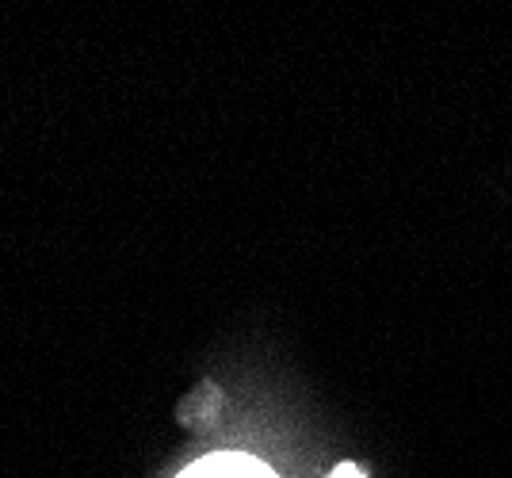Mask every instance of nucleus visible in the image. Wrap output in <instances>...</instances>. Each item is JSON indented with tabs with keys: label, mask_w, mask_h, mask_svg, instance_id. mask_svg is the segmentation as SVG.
Returning <instances> with one entry per match:
<instances>
[{
	"label": "nucleus",
	"mask_w": 512,
	"mask_h": 478,
	"mask_svg": "<svg viewBox=\"0 0 512 478\" xmlns=\"http://www.w3.org/2000/svg\"><path fill=\"white\" fill-rule=\"evenodd\" d=\"M329 478H367V475H363L356 463H341V467H337V471H333Z\"/></svg>",
	"instance_id": "nucleus-3"
},
{
	"label": "nucleus",
	"mask_w": 512,
	"mask_h": 478,
	"mask_svg": "<svg viewBox=\"0 0 512 478\" xmlns=\"http://www.w3.org/2000/svg\"><path fill=\"white\" fill-rule=\"evenodd\" d=\"M176 478H279L268 463H260L256 456L245 452H214L203 456L199 463H192L184 475Z\"/></svg>",
	"instance_id": "nucleus-1"
},
{
	"label": "nucleus",
	"mask_w": 512,
	"mask_h": 478,
	"mask_svg": "<svg viewBox=\"0 0 512 478\" xmlns=\"http://www.w3.org/2000/svg\"><path fill=\"white\" fill-rule=\"evenodd\" d=\"M222 391L211 387V383H203L199 391H192L184 402H180V421L188 425V429H211L214 421L222 417Z\"/></svg>",
	"instance_id": "nucleus-2"
}]
</instances>
